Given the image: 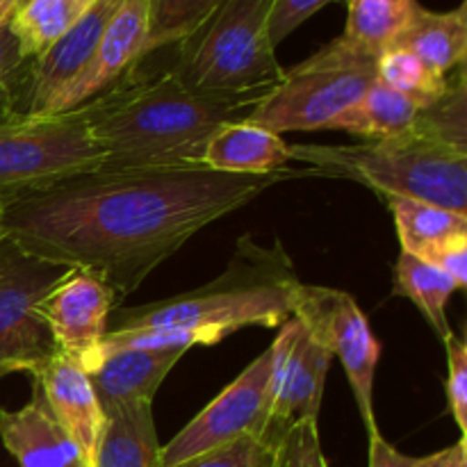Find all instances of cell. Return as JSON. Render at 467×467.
<instances>
[{
  "label": "cell",
  "mask_w": 467,
  "mask_h": 467,
  "mask_svg": "<svg viewBox=\"0 0 467 467\" xmlns=\"http://www.w3.org/2000/svg\"><path fill=\"white\" fill-rule=\"evenodd\" d=\"M315 176L310 167L269 176L201 162L99 167L7 194L0 233L39 258L94 274L123 299L205 226L278 182Z\"/></svg>",
  "instance_id": "cell-1"
},
{
  "label": "cell",
  "mask_w": 467,
  "mask_h": 467,
  "mask_svg": "<svg viewBox=\"0 0 467 467\" xmlns=\"http://www.w3.org/2000/svg\"><path fill=\"white\" fill-rule=\"evenodd\" d=\"M269 89L201 91L171 71L153 78L126 73L78 109L103 153L100 167L199 164L214 132L244 121Z\"/></svg>",
  "instance_id": "cell-2"
},
{
  "label": "cell",
  "mask_w": 467,
  "mask_h": 467,
  "mask_svg": "<svg viewBox=\"0 0 467 467\" xmlns=\"http://www.w3.org/2000/svg\"><path fill=\"white\" fill-rule=\"evenodd\" d=\"M304 281L281 240L265 246L242 235L231 263L196 290L135 308H114L109 331L119 328H214L226 336L246 327L281 328L292 319Z\"/></svg>",
  "instance_id": "cell-3"
},
{
  "label": "cell",
  "mask_w": 467,
  "mask_h": 467,
  "mask_svg": "<svg viewBox=\"0 0 467 467\" xmlns=\"http://www.w3.org/2000/svg\"><path fill=\"white\" fill-rule=\"evenodd\" d=\"M292 162L317 176L345 178L383 199H410L467 214V155L410 128L390 140L363 144H290Z\"/></svg>",
  "instance_id": "cell-4"
},
{
  "label": "cell",
  "mask_w": 467,
  "mask_h": 467,
  "mask_svg": "<svg viewBox=\"0 0 467 467\" xmlns=\"http://www.w3.org/2000/svg\"><path fill=\"white\" fill-rule=\"evenodd\" d=\"M274 0H223L181 44L171 73L192 89L251 91L278 85L285 68L269 41Z\"/></svg>",
  "instance_id": "cell-5"
},
{
  "label": "cell",
  "mask_w": 467,
  "mask_h": 467,
  "mask_svg": "<svg viewBox=\"0 0 467 467\" xmlns=\"http://www.w3.org/2000/svg\"><path fill=\"white\" fill-rule=\"evenodd\" d=\"M377 82V57L337 36L296 67L285 68L244 121L283 132L331 130Z\"/></svg>",
  "instance_id": "cell-6"
},
{
  "label": "cell",
  "mask_w": 467,
  "mask_h": 467,
  "mask_svg": "<svg viewBox=\"0 0 467 467\" xmlns=\"http://www.w3.org/2000/svg\"><path fill=\"white\" fill-rule=\"evenodd\" d=\"M103 164L80 109L0 119V194L44 185Z\"/></svg>",
  "instance_id": "cell-7"
},
{
  "label": "cell",
  "mask_w": 467,
  "mask_h": 467,
  "mask_svg": "<svg viewBox=\"0 0 467 467\" xmlns=\"http://www.w3.org/2000/svg\"><path fill=\"white\" fill-rule=\"evenodd\" d=\"M71 269L0 235V368L7 374H32L57 354L39 304Z\"/></svg>",
  "instance_id": "cell-8"
},
{
  "label": "cell",
  "mask_w": 467,
  "mask_h": 467,
  "mask_svg": "<svg viewBox=\"0 0 467 467\" xmlns=\"http://www.w3.org/2000/svg\"><path fill=\"white\" fill-rule=\"evenodd\" d=\"M292 317L333 358H340L365 429L368 433L377 431L374 377L381 360V342L372 333V327L360 310L358 301L345 290L304 283Z\"/></svg>",
  "instance_id": "cell-9"
},
{
  "label": "cell",
  "mask_w": 467,
  "mask_h": 467,
  "mask_svg": "<svg viewBox=\"0 0 467 467\" xmlns=\"http://www.w3.org/2000/svg\"><path fill=\"white\" fill-rule=\"evenodd\" d=\"M272 347L228 383L160 450V467L205 454L244 436H272Z\"/></svg>",
  "instance_id": "cell-10"
},
{
  "label": "cell",
  "mask_w": 467,
  "mask_h": 467,
  "mask_svg": "<svg viewBox=\"0 0 467 467\" xmlns=\"http://www.w3.org/2000/svg\"><path fill=\"white\" fill-rule=\"evenodd\" d=\"M272 427L276 436L301 420H319L333 356L295 317L272 342Z\"/></svg>",
  "instance_id": "cell-11"
},
{
  "label": "cell",
  "mask_w": 467,
  "mask_h": 467,
  "mask_svg": "<svg viewBox=\"0 0 467 467\" xmlns=\"http://www.w3.org/2000/svg\"><path fill=\"white\" fill-rule=\"evenodd\" d=\"M119 296L85 269H71L39 304V315L59 354L85 365L109 331Z\"/></svg>",
  "instance_id": "cell-12"
},
{
  "label": "cell",
  "mask_w": 467,
  "mask_h": 467,
  "mask_svg": "<svg viewBox=\"0 0 467 467\" xmlns=\"http://www.w3.org/2000/svg\"><path fill=\"white\" fill-rule=\"evenodd\" d=\"M149 0H123L82 71L55 96L44 114H62L85 105L121 80L146 57Z\"/></svg>",
  "instance_id": "cell-13"
},
{
  "label": "cell",
  "mask_w": 467,
  "mask_h": 467,
  "mask_svg": "<svg viewBox=\"0 0 467 467\" xmlns=\"http://www.w3.org/2000/svg\"><path fill=\"white\" fill-rule=\"evenodd\" d=\"M123 0H96L53 46L30 59L21 114H44L50 100L82 71Z\"/></svg>",
  "instance_id": "cell-14"
},
{
  "label": "cell",
  "mask_w": 467,
  "mask_h": 467,
  "mask_svg": "<svg viewBox=\"0 0 467 467\" xmlns=\"http://www.w3.org/2000/svg\"><path fill=\"white\" fill-rule=\"evenodd\" d=\"M30 377L41 388L55 418L73 438L85 463L94 465L105 413L96 400L89 374L76 360L57 351Z\"/></svg>",
  "instance_id": "cell-15"
},
{
  "label": "cell",
  "mask_w": 467,
  "mask_h": 467,
  "mask_svg": "<svg viewBox=\"0 0 467 467\" xmlns=\"http://www.w3.org/2000/svg\"><path fill=\"white\" fill-rule=\"evenodd\" d=\"M0 438L18 467H85L80 450L59 424L41 388L32 381V397L16 410L0 409Z\"/></svg>",
  "instance_id": "cell-16"
},
{
  "label": "cell",
  "mask_w": 467,
  "mask_h": 467,
  "mask_svg": "<svg viewBox=\"0 0 467 467\" xmlns=\"http://www.w3.org/2000/svg\"><path fill=\"white\" fill-rule=\"evenodd\" d=\"M182 356L181 351L141 349H119L100 356L87 374L103 413L128 404H153L155 392Z\"/></svg>",
  "instance_id": "cell-17"
},
{
  "label": "cell",
  "mask_w": 467,
  "mask_h": 467,
  "mask_svg": "<svg viewBox=\"0 0 467 467\" xmlns=\"http://www.w3.org/2000/svg\"><path fill=\"white\" fill-rule=\"evenodd\" d=\"M201 162L219 173L269 176L287 169L292 160L281 135L249 121H231L214 132Z\"/></svg>",
  "instance_id": "cell-18"
},
{
  "label": "cell",
  "mask_w": 467,
  "mask_h": 467,
  "mask_svg": "<svg viewBox=\"0 0 467 467\" xmlns=\"http://www.w3.org/2000/svg\"><path fill=\"white\" fill-rule=\"evenodd\" d=\"M153 404H128L105 410L94 467H160Z\"/></svg>",
  "instance_id": "cell-19"
},
{
  "label": "cell",
  "mask_w": 467,
  "mask_h": 467,
  "mask_svg": "<svg viewBox=\"0 0 467 467\" xmlns=\"http://www.w3.org/2000/svg\"><path fill=\"white\" fill-rule=\"evenodd\" d=\"M395 46L418 55L433 71L451 76L456 68L465 67L467 3L463 0L450 12H429L420 7Z\"/></svg>",
  "instance_id": "cell-20"
},
{
  "label": "cell",
  "mask_w": 467,
  "mask_h": 467,
  "mask_svg": "<svg viewBox=\"0 0 467 467\" xmlns=\"http://www.w3.org/2000/svg\"><path fill=\"white\" fill-rule=\"evenodd\" d=\"M427 105L415 96L390 89L377 78L363 99L333 121L331 130L349 132L365 141L390 140L409 132Z\"/></svg>",
  "instance_id": "cell-21"
},
{
  "label": "cell",
  "mask_w": 467,
  "mask_h": 467,
  "mask_svg": "<svg viewBox=\"0 0 467 467\" xmlns=\"http://www.w3.org/2000/svg\"><path fill=\"white\" fill-rule=\"evenodd\" d=\"M420 7L418 0H349L342 36L356 48L379 57L397 44Z\"/></svg>",
  "instance_id": "cell-22"
},
{
  "label": "cell",
  "mask_w": 467,
  "mask_h": 467,
  "mask_svg": "<svg viewBox=\"0 0 467 467\" xmlns=\"http://www.w3.org/2000/svg\"><path fill=\"white\" fill-rule=\"evenodd\" d=\"M392 292L413 301L436 336L442 342L447 340L451 333L450 322H447V304L454 292H459V287L445 272L401 251L395 265V290Z\"/></svg>",
  "instance_id": "cell-23"
},
{
  "label": "cell",
  "mask_w": 467,
  "mask_h": 467,
  "mask_svg": "<svg viewBox=\"0 0 467 467\" xmlns=\"http://www.w3.org/2000/svg\"><path fill=\"white\" fill-rule=\"evenodd\" d=\"M96 0H23L9 16V27L23 55L35 59L53 46Z\"/></svg>",
  "instance_id": "cell-24"
},
{
  "label": "cell",
  "mask_w": 467,
  "mask_h": 467,
  "mask_svg": "<svg viewBox=\"0 0 467 467\" xmlns=\"http://www.w3.org/2000/svg\"><path fill=\"white\" fill-rule=\"evenodd\" d=\"M401 251L422 254L429 246L467 233V214L410 199H388Z\"/></svg>",
  "instance_id": "cell-25"
},
{
  "label": "cell",
  "mask_w": 467,
  "mask_h": 467,
  "mask_svg": "<svg viewBox=\"0 0 467 467\" xmlns=\"http://www.w3.org/2000/svg\"><path fill=\"white\" fill-rule=\"evenodd\" d=\"M226 337L223 331L214 328H119L108 331L91 358L82 365L89 372L96 360L105 354L119 349H141V351H181L187 354L194 347H213Z\"/></svg>",
  "instance_id": "cell-26"
},
{
  "label": "cell",
  "mask_w": 467,
  "mask_h": 467,
  "mask_svg": "<svg viewBox=\"0 0 467 467\" xmlns=\"http://www.w3.org/2000/svg\"><path fill=\"white\" fill-rule=\"evenodd\" d=\"M467 85L465 68L450 76V87L441 99L431 100L415 119L413 130L456 153L467 155Z\"/></svg>",
  "instance_id": "cell-27"
},
{
  "label": "cell",
  "mask_w": 467,
  "mask_h": 467,
  "mask_svg": "<svg viewBox=\"0 0 467 467\" xmlns=\"http://www.w3.org/2000/svg\"><path fill=\"white\" fill-rule=\"evenodd\" d=\"M223 0H149L146 55L190 39Z\"/></svg>",
  "instance_id": "cell-28"
},
{
  "label": "cell",
  "mask_w": 467,
  "mask_h": 467,
  "mask_svg": "<svg viewBox=\"0 0 467 467\" xmlns=\"http://www.w3.org/2000/svg\"><path fill=\"white\" fill-rule=\"evenodd\" d=\"M377 78L388 85L390 89L401 91V94L415 96V99L431 103L441 99L450 87V76L433 71L429 64H424L418 55L410 50L392 46L383 50L377 57Z\"/></svg>",
  "instance_id": "cell-29"
},
{
  "label": "cell",
  "mask_w": 467,
  "mask_h": 467,
  "mask_svg": "<svg viewBox=\"0 0 467 467\" xmlns=\"http://www.w3.org/2000/svg\"><path fill=\"white\" fill-rule=\"evenodd\" d=\"M272 467H328L315 420H301L278 433Z\"/></svg>",
  "instance_id": "cell-30"
},
{
  "label": "cell",
  "mask_w": 467,
  "mask_h": 467,
  "mask_svg": "<svg viewBox=\"0 0 467 467\" xmlns=\"http://www.w3.org/2000/svg\"><path fill=\"white\" fill-rule=\"evenodd\" d=\"M30 59L23 55L9 23H0V119L21 112Z\"/></svg>",
  "instance_id": "cell-31"
},
{
  "label": "cell",
  "mask_w": 467,
  "mask_h": 467,
  "mask_svg": "<svg viewBox=\"0 0 467 467\" xmlns=\"http://www.w3.org/2000/svg\"><path fill=\"white\" fill-rule=\"evenodd\" d=\"M278 436V433H276ZM276 436H244L173 467H272Z\"/></svg>",
  "instance_id": "cell-32"
},
{
  "label": "cell",
  "mask_w": 467,
  "mask_h": 467,
  "mask_svg": "<svg viewBox=\"0 0 467 467\" xmlns=\"http://www.w3.org/2000/svg\"><path fill=\"white\" fill-rule=\"evenodd\" d=\"M447 347V404L461 429V438L467 436V345L463 337L450 333L445 340Z\"/></svg>",
  "instance_id": "cell-33"
},
{
  "label": "cell",
  "mask_w": 467,
  "mask_h": 467,
  "mask_svg": "<svg viewBox=\"0 0 467 467\" xmlns=\"http://www.w3.org/2000/svg\"><path fill=\"white\" fill-rule=\"evenodd\" d=\"M336 0H274L272 14H269V41L276 48L285 36H290L304 21H308L313 14L327 7Z\"/></svg>",
  "instance_id": "cell-34"
},
{
  "label": "cell",
  "mask_w": 467,
  "mask_h": 467,
  "mask_svg": "<svg viewBox=\"0 0 467 467\" xmlns=\"http://www.w3.org/2000/svg\"><path fill=\"white\" fill-rule=\"evenodd\" d=\"M415 258L424 260V263L433 265L441 272H445L451 281L456 283L459 290H465L467 285V233L463 235L450 237L445 242H438V244L429 246L422 254H418Z\"/></svg>",
  "instance_id": "cell-35"
},
{
  "label": "cell",
  "mask_w": 467,
  "mask_h": 467,
  "mask_svg": "<svg viewBox=\"0 0 467 467\" xmlns=\"http://www.w3.org/2000/svg\"><path fill=\"white\" fill-rule=\"evenodd\" d=\"M369 436V467H420V456H409L392 447L381 431H372Z\"/></svg>",
  "instance_id": "cell-36"
},
{
  "label": "cell",
  "mask_w": 467,
  "mask_h": 467,
  "mask_svg": "<svg viewBox=\"0 0 467 467\" xmlns=\"http://www.w3.org/2000/svg\"><path fill=\"white\" fill-rule=\"evenodd\" d=\"M420 467H467V442L461 438L454 445L436 451V454L420 456Z\"/></svg>",
  "instance_id": "cell-37"
},
{
  "label": "cell",
  "mask_w": 467,
  "mask_h": 467,
  "mask_svg": "<svg viewBox=\"0 0 467 467\" xmlns=\"http://www.w3.org/2000/svg\"><path fill=\"white\" fill-rule=\"evenodd\" d=\"M21 3H23V0H0V23L9 21V16L16 12V7Z\"/></svg>",
  "instance_id": "cell-38"
},
{
  "label": "cell",
  "mask_w": 467,
  "mask_h": 467,
  "mask_svg": "<svg viewBox=\"0 0 467 467\" xmlns=\"http://www.w3.org/2000/svg\"><path fill=\"white\" fill-rule=\"evenodd\" d=\"M3 203H5V196L0 194V217H3ZM0 235H3V233H0Z\"/></svg>",
  "instance_id": "cell-39"
},
{
  "label": "cell",
  "mask_w": 467,
  "mask_h": 467,
  "mask_svg": "<svg viewBox=\"0 0 467 467\" xmlns=\"http://www.w3.org/2000/svg\"><path fill=\"white\" fill-rule=\"evenodd\" d=\"M3 377H7V372H5V369L0 368V379H3Z\"/></svg>",
  "instance_id": "cell-40"
},
{
  "label": "cell",
  "mask_w": 467,
  "mask_h": 467,
  "mask_svg": "<svg viewBox=\"0 0 467 467\" xmlns=\"http://www.w3.org/2000/svg\"><path fill=\"white\" fill-rule=\"evenodd\" d=\"M85 467H94V465H89V463H87V465H85Z\"/></svg>",
  "instance_id": "cell-41"
}]
</instances>
